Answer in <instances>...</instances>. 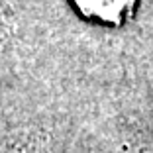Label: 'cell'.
I'll return each instance as SVG.
<instances>
[{
	"label": "cell",
	"mask_w": 153,
	"mask_h": 153,
	"mask_svg": "<svg viewBox=\"0 0 153 153\" xmlns=\"http://www.w3.org/2000/svg\"><path fill=\"white\" fill-rule=\"evenodd\" d=\"M85 18H94L104 24L122 27L134 16L137 0H71Z\"/></svg>",
	"instance_id": "6da1fadb"
}]
</instances>
